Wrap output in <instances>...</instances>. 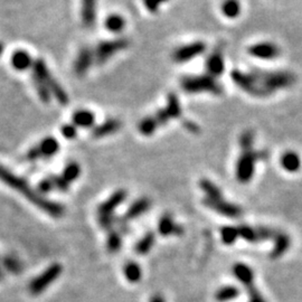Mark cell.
I'll return each instance as SVG.
<instances>
[{
  "label": "cell",
  "mask_w": 302,
  "mask_h": 302,
  "mask_svg": "<svg viewBox=\"0 0 302 302\" xmlns=\"http://www.w3.org/2000/svg\"><path fill=\"white\" fill-rule=\"evenodd\" d=\"M234 84L254 97H266L277 91L295 84L296 77L288 71H265L254 69L250 72L234 70L231 74Z\"/></svg>",
  "instance_id": "obj_1"
},
{
  "label": "cell",
  "mask_w": 302,
  "mask_h": 302,
  "mask_svg": "<svg viewBox=\"0 0 302 302\" xmlns=\"http://www.w3.org/2000/svg\"><path fill=\"white\" fill-rule=\"evenodd\" d=\"M0 180L7 186L15 189V191L22 194L23 196L27 198V201L33 203L34 205L37 206L43 212H45L48 215H51L54 218H61L65 213V207L60 203H55L48 201L45 197L38 193L35 189H33L25 179L14 175L12 172H9L7 168L0 165Z\"/></svg>",
  "instance_id": "obj_2"
},
{
  "label": "cell",
  "mask_w": 302,
  "mask_h": 302,
  "mask_svg": "<svg viewBox=\"0 0 302 302\" xmlns=\"http://www.w3.org/2000/svg\"><path fill=\"white\" fill-rule=\"evenodd\" d=\"M180 86L189 94L209 93L214 95H221L223 93L222 85L215 80V77L208 74L185 76L180 81Z\"/></svg>",
  "instance_id": "obj_3"
},
{
  "label": "cell",
  "mask_w": 302,
  "mask_h": 302,
  "mask_svg": "<svg viewBox=\"0 0 302 302\" xmlns=\"http://www.w3.org/2000/svg\"><path fill=\"white\" fill-rule=\"evenodd\" d=\"M269 157L266 150L256 151L254 149L244 150L236 163V178L241 184H247L254 176L255 165L259 160H265Z\"/></svg>",
  "instance_id": "obj_4"
},
{
  "label": "cell",
  "mask_w": 302,
  "mask_h": 302,
  "mask_svg": "<svg viewBox=\"0 0 302 302\" xmlns=\"http://www.w3.org/2000/svg\"><path fill=\"white\" fill-rule=\"evenodd\" d=\"M32 67L33 76H36L46 83L48 90L51 92V95L56 97L58 103L62 105H66L69 103V95H67L65 90L60 85V83L52 76L45 62L41 60V58H38V60L33 62Z\"/></svg>",
  "instance_id": "obj_5"
},
{
  "label": "cell",
  "mask_w": 302,
  "mask_h": 302,
  "mask_svg": "<svg viewBox=\"0 0 302 302\" xmlns=\"http://www.w3.org/2000/svg\"><path fill=\"white\" fill-rule=\"evenodd\" d=\"M63 271V267L60 263H53L47 269L43 272L42 274L36 276L31 283H29V292L34 295H38L43 293L53 282L58 279Z\"/></svg>",
  "instance_id": "obj_6"
},
{
  "label": "cell",
  "mask_w": 302,
  "mask_h": 302,
  "mask_svg": "<svg viewBox=\"0 0 302 302\" xmlns=\"http://www.w3.org/2000/svg\"><path fill=\"white\" fill-rule=\"evenodd\" d=\"M129 46V41L125 38H118L113 41L102 42L95 47L94 53V62L96 64H104L110 58L113 57L116 53L125 50Z\"/></svg>",
  "instance_id": "obj_7"
},
{
  "label": "cell",
  "mask_w": 302,
  "mask_h": 302,
  "mask_svg": "<svg viewBox=\"0 0 302 302\" xmlns=\"http://www.w3.org/2000/svg\"><path fill=\"white\" fill-rule=\"evenodd\" d=\"M238 231V237L244 238L246 242L250 243H257L262 241H267V240H274L276 234L279 231L274 230V228H269V227H251L248 225H241L237 227Z\"/></svg>",
  "instance_id": "obj_8"
},
{
  "label": "cell",
  "mask_w": 302,
  "mask_h": 302,
  "mask_svg": "<svg viewBox=\"0 0 302 302\" xmlns=\"http://www.w3.org/2000/svg\"><path fill=\"white\" fill-rule=\"evenodd\" d=\"M182 116V106L176 94L170 93L167 97V104L165 108L158 110L154 115L158 125L167 124L170 120L178 119Z\"/></svg>",
  "instance_id": "obj_9"
},
{
  "label": "cell",
  "mask_w": 302,
  "mask_h": 302,
  "mask_svg": "<svg viewBox=\"0 0 302 302\" xmlns=\"http://www.w3.org/2000/svg\"><path fill=\"white\" fill-rule=\"evenodd\" d=\"M203 204L206 207L211 208L212 211L221 214V215H223V216L230 217V218H238L243 214V211L240 206L235 205V204H232V203L224 201L223 198L211 199V198L205 197L203 199Z\"/></svg>",
  "instance_id": "obj_10"
},
{
  "label": "cell",
  "mask_w": 302,
  "mask_h": 302,
  "mask_svg": "<svg viewBox=\"0 0 302 302\" xmlns=\"http://www.w3.org/2000/svg\"><path fill=\"white\" fill-rule=\"evenodd\" d=\"M250 55L263 61H273L281 55L280 47L274 43L261 42L248 47Z\"/></svg>",
  "instance_id": "obj_11"
},
{
  "label": "cell",
  "mask_w": 302,
  "mask_h": 302,
  "mask_svg": "<svg viewBox=\"0 0 302 302\" xmlns=\"http://www.w3.org/2000/svg\"><path fill=\"white\" fill-rule=\"evenodd\" d=\"M206 50L205 43L194 42L187 45L177 48L173 54V60L176 63H186L194 60L195 57L202 55Z\"/></svg>",
  "instance_id": "obj_12"
},
{
  "label": "cell",
  "mask_w": 302,
  "mask_h": 302,
  "mask_svg": "<svg viewBox=\"0 0 302 302\" xmlns=\"http://www.w3.org/2000/svg\"><path fill=\"white\" fill-rule=\"evenodd\" d=\"M94 62V53L89 47H83L79 52V54L76 56V60L74 62V73L77 76H84L86 72L90 70Z\"/></svg>",
  "instance_id": "obj_13"
},
{
  "label": "cell",
  "mask_w": 302,
  "mask_h": 302,
  "mask_svg": "<svg viewBox=\"0 0 302 302\" xmlns=\"http://www.w3.org/2000/svg\"><path fill=\"white\" fill-rule=\"evenodd\" d=\"M126 196H128V193L124 189H119V191L114 192L99 206V215H113L115 208L125 201Z\"/></svg>",
  "instance_id": "obj_14"
},
{
  "label": "cell",
  "mask_w": 302,
  "mask_h": 302,
  "mask_svg": "<svg viewBox=\"0 0 302 302\" xmlns=\"http://www.w3.org/2000/svg\"><path fill=\"white\" fill-rule=\"evenodd\" d=\"M225 69V62L221 50H215L209 54L206 60V71L213 77L221 76Z\"/></svg>",
  "instance_id": "obj_15"
},
{
  "label": "cell",
  "mask_w": 302,
  "mask_h": 302,
  "mask_svg": "<svg viewBox=\"0 0 302 302\" xmlns=\"http://www.w3.org/2000/svg\"><path fill=\"white\" fill-rule=\"evenodd\" d=\"M121 129V122L116 119H109L104 121L103 123L96 125L95 128L92 130V137L95 139L104 138L106 135L113 134L116 131Z\"/></svg>",
  "instance_id": "obj_16"
},
{
  "label": "cell",
  "mask_w": 302,
  "mask_h": 302,
  "mask_svg": "<svg viewBox=\"0 0 302 302\" xmlns=\"http://www.w3.org/2000/svg\"><path fill=\"white\" fill-rule=\"evenodd\" d=\"M291 245V240L288 234L279 231L274 238V246L273 250L270 253L271 259H279L284 253L289 250Z\"/></svg>",
  "instance_id": "obj_17"
},
{
  "label": "cell",
  "mask_w": 302,
  "mask_h": 302,
  "mask_svg": "<svg viewBox=\"0 0 302 302\" xmlns=\"http://www.w3.org/2000/svg\"><path fill=\"white\" fill-rule=\"evenodd\" d=\"M150 205H151V203L147 197L139 198V199H137V201L131 204L123 218L128 222L135 220V218H138L139 216H141L142 214L147 212L150 208Z\"/></svg>",
  "instance_id": "obj_18"
},
{
  "label": "cell",
  "mask_w": 302,
  "mask_h": 302,
  "mask_svg": "<svg viewBox=\"0 0 302 302\" xmlns=\"http://www.w3.org/2000/svg\"><path fill=\"white\" fill-rule=\"evenodd\" d=\"M82 23L85 27H92L96 19V0H82Z\"/></svg>",
  "instance_id": "obj_19"
},
{
  "label": "cell",
  "mask_w": 302,
  "mask_h": 302,
  "mask_svg": "<svg viewBox=\"0 0 302 302\" xmlns=\"http://www.w3.org/2000/svg\"><path fill=\"white\" fill-rule=\"evenodd\" d=\"M36 147L38 154H40V158H52L60 150V143L55 138L47 137L43 139Z\"/></svg>",
  "instance_id": "obj_20"
},
{
  "label": "cell",
  "mask_w": 302,
  "mask_h": 302,
  "mask_svg": "<svg viewBox=\"0 0 302 302\" xmlns=\"http://www.w3.org/2000/svg\"><path fill=\"white\" fill-rule=\"evenodd\" d=\"M281 166L288 173H296L301 168L300 156L292 150L285 151L281 157Z\"/></svg>",
  "instance_id": "obj_21"
},
{
  "label": "cell",
  "mask_w": 302,
  "mask_h": 302,
  "mask_svg": "<svg viewBox=\"0 0 302 302\" xmlns=\"http://www.w3.org/2000/svg\"><path fill=\"white\" fill-rule=\"evenodd\" d=\"M72 121L76 128L87 129L94 125L95 115L89 110H79L73 114Z\"/></svg>",
  "instance_id": "obj_22"
},
{
  "label": "cell",
  "mask_w": 302,
  "mask_h": 302,
  "mask_svg": "<svg viewBox=\"0 0 302 302\" xmlns=\"http://www.w3.org/2000/svg\"><path fill=\"white\" fill-rule=\"evenodd\" d=\"M12 65L17 71H26L33 66L32 56L26 51H16L12 56Z\"/></svg>",
  "instance_id": "obj_23"
},
{
  "label": "cell",
  "mask_w": 302,
  "mask_h": 302,
  "mask_svg": "<svg viewBox=\"0 0 302 302\" xmlns=\"http://www.w3.org/2000/svg\"><path fill=\"white\" fill-rule=\"evenodd\" d=\"M233 274L244 286L254 282V273H253L252 269L243 263H237L233 266Z\"/></svg>",
  "instance_id": "obj_24"
},
{
  "label": "cell",
  "mask_w": 302,
  "mask_h": 302,
  "mask_svg": "<svg viewBox=\"0 0 302 302\" xmlns=\"http://www.w3.org/2000/svg\"><path fill=\"white\" fill-rule=\"evenodd\" d=\"M123 274L126 281L130 282V283H138L141 277H142V271H141V267L138 263H135L134 261H129L128 263H125L123 267Z\"/></svg>",
  "instance_id": "obj_25"
},
{
  "label": "cell",
  "mask_w": 302,
  "mask_h": 302,
  "mask_svg": "<svg viewBox=\"0 0 302 302\" xmlns=\"http://www.w3.org/2000/svg\"><path fill=\"white\" fill-rule=\"evenodd\" d=\"M156 242V235L153 232H148L144 234L142 238H140L137 244L134 246V251L139 255H147L153 248Z\"/></svg>",
  "instance_id": "obj_26"
},
{
  "label": "cell",
  "mask_w": 302,
  "mask_h": 302,
  "mask_svg": "<svg viewBox=\"0 0 302 302\" xmlns=\"http://www.w3.org/2000/svg\"><path fill=\"white\" fill-rule=\"evenodd\" d=\"M177 224L174 222V218L169 214H165L162 216L158 223V232L162 236H170L172 234H175V228H176Z\"/></svg>",
  "instance_id": "obj_27"
},
{
  "label": "cell",
  "mask_w": 302,
  "mask_h": 302,
  "mask_svg": "<svg viewBox=\"0 0 302 302\" xmlns=\"http://www.w3.org/2000/svg\"><path fill=\"white\" fill-rule=\"evenodd\" d=\"M240 295V290L234 285H225L218 289L215 293V300L218 302H228L235 300Z\"/></svg>",
  "instance_id": "obj_28"
},
{
  "label": "cell",
  "mask_w": 302,
  "mask_h": 302,
  "mask_svg": "<svg viewBox=\"0 0 302 302\" xmlns=\"http://www.w3.org/2000/svg\"><path fill=\"white\" fill-rule=\"evenodd\" d=\"M199 186H201L202 191L206 194L207 198L211 199H221L223 198V194L221 192V189L218 186H216L215 184L211 182L209 179L204 178L199 182Z\"/></svg>",
  "instance_id": "obj_29"
},
{
  "label": "cell",
  "mask_w": 302,
  "mask_h": 302,
  "mask_svg": "<svg viewBox=\"0 0 302 302\" xmlns=\"http://www.w3.org/2000/svg\"><path fill=\"white\" fill-rule=\"evenodd\" d=\"M104 26L109 32L118 34L123 31V28L125 26V21L122 16L114 14V15H111V16H109L105 19Z\"/></svg>",
  "instance_id": "obj_30"
},
{
  "label": "cell",
  "mask_w": 302,
  "mask_h": 302,
  "mask_svg": "<svg viewBox=\"0 0 302 302\" xmlns=\"http://www.w3.org/2000/svg\"><path fill=\"white\" fill-rule=\"evenodd\" d=\"M222 13L225 17L234 19L240 16L241 4L238 0H225L222 5Z\"/></svg>",
  "instance_id": "obj_31"
},
{
  "label": "cell",
  "mask_w": 302,
  "mask_h": 302,
  "mask_svg": "<svg viewBox=\"0 0 302 302\" xmlns=\"http://www.w3.org/2000/svg\"><path fill=\"white\" fill-rule=\"evenodd\" d=\"M122 247V235L116 231H110L106 238V248L110 253H116Z\"/></svg>",
  "instance_id": "obj_32"
},
{
  "label": "cell",
  "mask_w": 302,
  "mask_h": 302,
  "mask_svg": "<svg viewBox=\"0 0 302 302\" xmlns=\"http://www.w3.org/2000/svg\"><path fill=\"white\" fill-rule=\"evenodd\" d=\"M158 123L156 119L154 118V115L147 116L140 121V123L138 125V130L141 134L143 135H151L153 133L156 132V130L158 129Z\"/></svg>",
  "instance_id": "obj_33"
},
{
  "label": "cell",
  "mask_w": 302,
  "mask_h": 302,
  "mask_svg": "<svg viewBox=\"0 0 302 302\" xmlns=\"http://www.w3.org/2000/svg\"><path fill=\"white\" fill-rule=\"evenodd\" d=\"M81 175V167L79 164L76 163H70L63 170L62 177L65 180L67 184H71L80 177Z\"/></svg>",
  "instance_id": "obj_34"
},
{
  "label": "cell",
  "mask_w": 302,
  "mask_h": 302,
  "mask_svg": "<svg viewBox=\"0 0 302 302\" xmlns=\"http://www.w3.org/2000/svg\"><path fill=\"white\" fill-rule=\"evenodd\" d=\"M33 82L35 85V89L37 91V95L40 96V99L44 102V103H50L51 101V92L48 90L46 83L43 80L38 79L36 76H33Z\"/></svg>",
  "instance_id": "obj_35"
},
{
  "label": "cell",
  "mask_w": 302,
  "mask_h": 302,
  "mask_svg": "<svg viewBox=\"0 0 302 302\" xmlns=\"http://www.w3.org/2000/svg\"><path fill=\"white\" fill-rule=\"evenodd\" d=\"M222 241L225 245H232L238 238L237 227L234 226H224L221 230Z\"/></svg>",
  "instance_id": "obj_36"
},
{
  "label": "cell",
  "mask_w": 302,
  "mask_h": 302,
  "mask_svg": "<svg viewBox=\"0 0 302 302\" xmlns=\"http://www.w3.org/2000/svg\"><path fill=\"white\" fill-rule=\"evenodd\" d=\"M4 266L8 272H11L13 274H19L23 270L22 262L19 261L16 256L14 255H7L4 259Z\"/></svg>",
  "instance_id": "obj_37"
},
{
  "label": "cell",
  "mask_w": 302,
  "mask_h": 302,
  "mask_svg": "<svg viewBox=\"0 0 302 302\" xmlns=\"http://www.w3.org/2000/svg\"><path fill=\"white\" fill-rule=\"evenodd\" d=\"M240 145L242 151L254 149L253 148V145H254V133L251 130H246L241 134Z\"/></svg>",
  "instance_id": "obj_38"
},
{
  "label": "cell",
  "mask_w": 302,
  "mask_h": 302,
  "mask_svg": "<svg viewBox=\"0 0 302 302\" xmlns=\"http://www.w3.org/2000/svg\"><path fill=\"white\" fill-rule=\"evenodd\" d=\"M245 288L248 294V302H266L264 299H263V296L259 292V290L255 288L254 282L246 284Z\"/></svg>",
  "instance_id": "obj_39"
},
{
  "label": "cell",
  "mask_w": 302,
  "mask_h": 302,
  "mask_svg": "<svg viewBox=\"0 0 302 302\" xmlns=\"http://www.w3.org/2000/svg\"><path fill=\"white\" fill-rule=\"evenodd\" d=\"M100 226L105 231H112L115 225V217L113 215H99Z\"/></svg>",
  "instance_id": "obj_40"
},
{
  "label": "cell",
  "mask_w": 302,
  "mask_h": 302,
  "mask_svg": "<svg viewBox=\"0 0 302 302\" xmlns=\"http://www.w3.org/2000/svg\"><path fill=\"white\" fill-rule=\"evenodd\" d=\"M53 185H54V188L58 189L60 192H63L65 193L69 191V187H70V184H67L64 179H63L62 176H51L50 177Z\"/></svg>",
  "instance_id": "obj_41"
},
{
  "label": "cell",
  "mask_w": 302,
  "mask_h": 302,
  "mask_svg": "<svg viewBox=\"0 0 302 302\" xmlns=\"http://www.w3.org/2000/svg\"><path fill=\"white\" fill-rule=\"evenodd\" d=\"M61 132L63 134V137L66 139H74L77 134V128L74 124H65L62 126Z\"/></svg>",
  "instance_id": "obj_42"
},
{
  "label": "cell",
  "mask_w": 302,
  "mask_h": 302,
  "mask_svg": "<svg viewBox=\"0 0 302 302\" xmlns=\"http://www.w3.org/2000/svg\"><path fill=\"white\" fill-rule=\"evenodd\" d=\"M166 2H168V0H143V5L151 14H156L158 12L159 7Z\"/></svg>",
  "instance_id": "obj_43"
},
{
  "label": "cell",
  "mask_w": 302,
  "mask_h": 302,
  "mask_svg": "<svg viewBox=\"0 0 302 302\" xmlns=\"http://www.w3.org/2000/svg\"><path fill=\"white\" fill-rule=\"evenodd\" d=\"M53 189H54V185H53L51 178H45V179H43L40 184H38L37 192L41 195H43V194L51 193Z\"/></svg>",
  "instance_id": "obj_44"
},
{
  "label": "cell",
  "mask_w": 302,
  "mask_h": 302,
  "mask_svg": "<svg viewBox=\"0 0 302 302\" xmlns=\"http://www.w3.org/2000/svg\"><path fill=\"white\" fill-rule=\"evenodd\" d=\"M183 124H184V128L186 129L187 131H189V132H192V133H198L199 131H201L199 126L195 122H193V121L185 120Z\"/></svg>",
  "instance_id": "obj_45"
},
{
  "label": "cell",
  "mask_w": 302,
  "mask_h": 302,
  "mask_svg": "<svg viewBox=\"0 0 302 302\" xmlns=\"http://www.w3.org/2000/svg\"><path fill=\"white\" fill-rule=\"evenodd\" d=\"M27 159L31 160V162H34V160H37L40 159V154H38V150H37V147L35 145V147L32 148L31 150L28 151L27 153Z\"/></svg>",
  "instance_id": "obj_46"
},
{
  "label": "cell",
  "mask_w": 302,
  "mask_h": 302,
  "mask_svg": "<svg viewBox=\"0 0 302 302\" xmlns=\"http://www.w3.org/2000/svg\"><path fill=\"white\" fill-rule=\"evenodd\" d=\"M150 302H165V299L160 294H155L151 296Z\"/></svg>",
  "instance_id": "obj_47"
},
{
  "label": "cell",
  "mask_w": 302,
  "mask_h": 302,
  "mask_svg": "<svg viewBox=\"0 0 302 302\" xmlns=\"http://www.w3.org/2000/svg\"><path fill=\"white\" fill-rule=\"evenodd\" d=\"M183 233H184V228H183V226H182V225H179V224H177L176 228H175V235L180 236V235H183Z\"/></svg>",
  "instance_id": "obj_48"
},
{
  "label": "cell",
  "mask_w": 302,
  "mask_h": 302,
  "mask_svg": "<svg viewBox=\"0 0 302 302\" xmlns=\"http://www.w3.org/2000/svg\"><path fill=\"white\" fill-rule=\"evenodd\" d=\"M4 53V44L0 43V55H2Z\"/></svg>",
  "instance_id": "obj_49"
},
{
  "label": "cell",
  "mask_w": 302,
  "mask_h": 302,
  "mask_svg": "<svg viewBox=\"0 0 302 302\" xmlns=\"http://www.w3.org/2000/svg\"><path fill=\"white\" fill-rule=\"evenodd\" d=\"M0 277H2V271H0Z\"/></svg>",
  "instance_id": "obj_50"
}]
</instances>
